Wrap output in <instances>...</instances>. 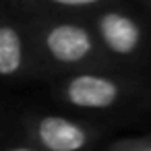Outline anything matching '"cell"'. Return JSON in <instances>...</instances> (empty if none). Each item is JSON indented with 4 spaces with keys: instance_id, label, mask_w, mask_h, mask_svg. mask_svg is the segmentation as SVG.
Listing matches in <instances>:
<instances>
[{
    "instance_id": "obj_1",
    "label": "cell",
    "mask_w": 151,
    "mask_h": 151,
    "mask_svg": "<svg viewBox=\"0 0 151 151\" xmlns=\"http://www.w3.org/2000/svg\"><path fill=\"white\" fill-rule=\"evenodd\" d=\"M66 97L79 108H108L118 97V87L114 81L97 75H79L66 87Z\"/></svg>"
},
{
    "instance_id": "obj_2",
    "label": "cell",
    "mask_w": 151,
    "mask_h": 151,
    "mask_svg": "<svg viewBox=\"0 0 151 151\" xmlns=\"http://www.w3.org/2000/svg\"><path fill=\"white\" fill-rule=\"evenodd\" d=\"M46 46L50 54L60 62H79L93 48L89 33L83 27L70 23L52 27L46 35Z\"/></svg>"
},
{
    "instance_id": "obj_3",
    "label": "cell",
    "mask_w": 151,
    "mask_h": 151,
    "mask_svg": "<svg viewBox=\"0 0 151 151\" xmlns=\"http://www.w3.org/2000/svg\"><path fill=\"white\" fill-rule=\"evenodd\" d=\"M37 137L50 151H79L87 141L85 130L62 116H46L37 126Z\"/></svg>"
},
{
    "instance_id": "obj_4",
    "label": "cell",
    "mask_w": 151,
    "mask_h": 151,
    "mask_svg": "<svg viewBox=\"0 0 151 151\" xmlns=\"http://www.w3.org/2000/svg\"><path fill=\"white\" fill-rule=\"evenodd\" d=\"M99 33L106 46L116 54H130L141 40L139 25L120 13H108L99 21Z\"/></svg>"
},
{
    "instance_id": "obj_5",
    "label": "cell",
    "mask_w": 151,
    "mask_h": 151,
    "mask_svg": "<svg viewBox=\"0 0 151 151\" xmlns=\"http://www.w3.org/2000/svg\"><path fill=\"white\" fill-rule=\"evenodd\" d=\"M23 60V48H21V37L19 33L4 25L0 29V75H13L21 68Z\"/></svg>"
},
{
    "instance_id": "obj_6",
    "label": "cell",
    "mask_w": 151,
    "mask_h": 151,
    "mask_svg": "<svg viewBox=\"0 0 151 151\" xmlns=\"http://www.w3.org/2000/svg\"><path fill=\"white\" fill-rule=\"evenodd\" d=\"M95 0H58V4H62V6H89V4H93Z\"/></svg>"
},
{
    "instance_id": "obj_7",
    "label": "cell",
    "mask_w": 151,
    "mask_h": 151,
    "mask_svg": "<svg viewBox=\"0 0 151 151\" xmlns=\"http://www.w3.org/2000/svg\"><path fill=\"white\" fill-rule=\"evenodd\" d=\"M11 151H33V149H27V147H17V149H11Z\"/></svg>"
},
{
    "instance_id": "obj_8",
    "label": "cell",
    "mask_w": 151,
    "mask_h": 151,
    "mask_svg": "<svg viewBox=\"0 0 151 151\" xmlns=\"http://www.w3.org/2000/svg\"><path fill=\"white\" fill-rule=\"evenodd\" d=\"M145 151H151V149H145Z\"/></svg>"
}]
</instances>
